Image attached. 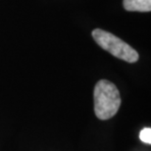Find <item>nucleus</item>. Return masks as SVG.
<instances>
[{
    "instance_id": "f257e3e1",
    "label": "nucleus",
    "mask_w": 151,
    "mask_h": 151,
    "mask_svg": "<svg viewBox=\"0 0 151 151\" xmlns=\"http://www.w3.org/2000/svg\"><path fill=\"white\" fill-rule=\"evenodd\" d=\"M93 97L94 112L100 120H108L114 117L122 102L116 86L107 80H100L95 84Z\"/></svg>"
},
{
    "instance_id": "f03ea898",
    "label": "nucleus",
    "mask_w": 151,
    "mask_h": 151,
    "mask_svg": "<svg viewBox=\"0 0 151 151\" xmlns=\"http://www.w3.org/2000/svg\"><path fill=\"white\" fill-rule=\"evenodd\" d=\"M91 35L96 43L113 56L128 63H134L138 60L139 55L137 51L111 32L100 29H95Z\"/></svg>"
},
{
    "instance_id": "7ed1b4c3",
    "label": "nucleus",
    "mask_w": 151,
    "mask_h": 151,
    "mask_svg": "<svg viewBox=\"0 0 151 151\" xmlns=\"http://www.w3.org/2000/svg\"><path fill=\"white\" fill-rule=\"evenodd\" d=\"M124 8L131 12H150L151 0H123Z\"/></svg>"
},
{
    "instance_id": "20e7f679",
    "label": "nucleus",
    "mask_w": 151,
    "mask_h": 151,
    "mask_svg": "<svg viewBox=\"0 0 151 151\" xmlns=\"http://www.w3.org/2000/svg\"><path fill=\"white\" fill-rule=\"evenodd\" d=\"M139 138L142 142L150 144L151 143V129L144 128L142 131L139 132Z\"/></svg>"
}]
</instances>
